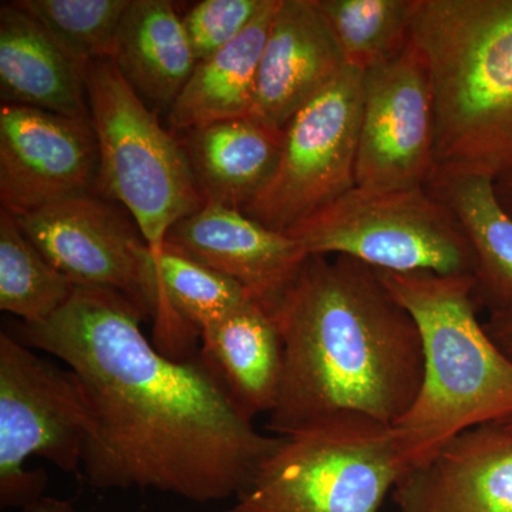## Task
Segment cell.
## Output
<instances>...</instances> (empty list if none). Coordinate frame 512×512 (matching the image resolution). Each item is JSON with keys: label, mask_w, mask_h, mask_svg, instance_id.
I'll return each instance as SVG.
<instances>
[{"label": "cell", "mask_w": 512, "mask_h": 512, "mask_svg": "<svg viewBox=\"0 0 512 512\" xmlns=\"http://www.w3.org/2000/svg\"><path fill=\"white\" fill-rule=\"evenodd\" d=\"M26 237L9 212H0V309L22 323L45 322L69 301L74 291Z\"/></svg>", "instance_id": "23"}, {"label": "cell", "mask_w": 512, "mask_h": 512, "mask_svg": "<svg viewBox=\"0 0 512 512\" xmlns=\"http://www.w3.org/2000/svg\"><path fill=\"white\" fill-rule=\"evenodd\" d=\"M345 56L318 0H279L248 119L276 133L346 69Z\"/></svg>", "instance_id": "14"}, {"label": "cell", "mask_w": 512, "mask_h": 512, "mask_svg": "<svg viewBox=\"0 0 512 512\" xmlns=\"http://www.w3.org/2000/svg\"><path fill=\"white\" fill-rule=\"evenodd\" d=\"M308 255L349 256L376 271L474 276L460 222L426 185L356 187L286 232Z\"/></svg>", "instance_id": "7"}, {"label": "cell", "mask_w": 512, "mask_h": 512, "mask_svg": "<svg viewBox=\"0 0 512 512\" xmlns=\"http://www.w3.org/2000/svg\"><path fill=\"white\" fill-rule=\"evenodd\" d=\"M116 291L76 286L16 336L79 377L90 410L80 474L103 490L157 491L208 504L237 498L281 443L235 406L208 367L164 355Z\"/></svg>", "instance_id": "1"}, {"label": "cell", "mask_w": 512, "mask_h": 512, "mask_svg": "<svg viewBox=\"0 0 512 512\" xmlns=\"http://www.w3.org/2000/svg\"><path fill=\"white\" fill-rule=\"evenodd\" d=\"M0 96L3 104L92 121L84 67L13 2L0 8Z\"/></svg>", "instance_id": "16"}, {"label": "cell", "mask_w": 512, "mask_h": 512, "mask_svg": "<svg viewBox=\"0 0 512 512\" xmlns=\"http://www.w3.org/2000/svg\"><path fill=\"white\" fill-rule=\"evenodd\" d=\"M365 73L346 67L284 130L274 175L244 212L289 232L356 187Z\"/></svg>", "instance_id": "9"}, {"label": "cell", "mask_w": 512, "mask_h": 512, "mask_svg": "<svg viewBox=\"0 0 512 512\" xmlns=\"http://www.w3.org/2000/svg\"><path fill=\"white\" fill-rule=\"evenodd\" d=\"M282 140L242 117L192 128L180 141L204 204L244 211L274 175Z\"/></svg>", "instance_id": "19"}, {"label": "cell", "mask_w": 512, "mask_h": 512, "mask_svg": "<svg viewBox=\"0 0 512 512\" xmlns=\"http://www.w3.org/2000/svg\"><path fill=\"white\" fill-rule=\"evenodd\" d=\"M164 244L237 282L271 316L309 256L291 235L217 204L175 224Z\"/></svg>", "instance_id": "13"}, {"label": "cell", "mask_w": 512, "mask_h": 512, "mask_svg": "<svg viewBox=\"0 0 512 512\" xmlns=\"http://www.w3.org/2000/svg\"><path fill=\"white\" fill-rule=\"evenodd\" d=\"M111 60L144 103L165 110L197 66L183 18L168 0H131Z\"/></svg>", "instance_id": "20"}, {"label": "cell", "mask_w": 512, "mask_h": 512, "mask_svg": "<svg viewBox=\"0 0 512 512\" xmlns=\"http://www.w3.org/2000/svg\"><path fill=\"white\" fill-rule=\"evenodd\" d=\"M99 150L92 121L32 107L0 109V202L13 217L97 192Z\"/></svg>", "instance_id": "12"}, {"label": "cell", "mask_w": 512, "mask_h": 512, "mask_svg": "<svg viewBox=\"0 0 512 512\" xmlns=\"http://www.w3.org/2000/svg\"><path fill=\"white\" fill-rule=\"evenodd\" d=\"M272 318L284 343L268 414L276 437L348 420L396 426L412 409L424 376L419 326L372 266L309 255Z\"/></svg>", "instance_id": "2"}, {"label": "cell", "mask_w": 512, "mask_h": 512, "mask_svg": "<svg viewBox=\"0 0 512 512\" xmlns=\"http://www.w3.org/2000/svg\"><path fill=\"white\" fill-rule=\"evenodd\" d=\"M23 512H76L70 501L55 497H43Z\"/></svg>", "instance_id": "28"}, {"label": "cell", "mask_w": 512, "mask_h": 512, "mask_svg": "<svg viewBox=\"0 0 512 512\" xmlns=\"http://www.w3.org/2000/svg\"><path fill=\"white\" fill-rule=\"evenodd\" d=\"M503 424V426L508 427V429H512V419L508 421H504V423H498Z\"/></svg>", "instance_id": "30"}, {"label": "cell", "mask_w": 512, "mask_h": 512, "mask_svg": "<svg viewBox=\"0 0 512 512\" xmlns=\"http://www.w3.org/2000/svg\"><path fill=\"white\" fill-rule=\"evenodd\" d=\"M495 192L504 210L512 217V173L495 181Z\"/></svg>", "instance_id": "29"}, {"label": "cell", "mask_w": 512, "mask_h": 512, "mask_svg": "<svg viewBox=\"0 0 512 512\" xmlns=\"http://www.w3.org/2000/svg\"><path fill=\"white\" fill-rule=\"evenodd\" d=\"M84 84L99 150L97 192L136 222L153 252L202 201L180 140L161 126L113 60L84 67Z\"/></svg>", "instance_id": "5"}, {"label": "cell", "mask_w": 512, "mask_h": 512, "mask_svg": "<svg viewBox=\"0 0 512 512\" xmlns=\"http://www.w3.org/2000/svg\"><path fill=\"white\" fill-rule=\"evenodd\" d=\"M392 497L399 512H512V429L463 431L410 468Z\"/></svg>", "instance_id": "15"}, {"label": "cell", "mask_w": 512, "mask_h": 512, "mask_svg": "<svg viewBox=\"0 0 512 512\" xmlns=\"http://www.w3.org/2000/svg\"><path fill=\"white\" fill-rule=\"evenodd\" d=\"M484 326L488 335L512 359V315L490 316Z\"/></svg>", "instance_id": "27"}, {"label": "cell", "mask_w": 512, "mask_h": 512, "mask_svg": "<svg viewBox=\"0 0 512 512\" xmlns=\"http://www.w3.org/2000/svg\"><path fill=\"white\" fill-rule=\"evenodd\" d=\"M426 187L460 222L473 249L478 303L490 316L512 315V217L483 175L431 174Z\"/></svg>", "instance_id": "21"}, {"label": "cell", "mask_w": 512, "mask_h": 512, "mask_svg": "<svg viewBox=\"0 0 512 512\" xmlns=\"http://www.w3.org/2000/svg\"><path fill=\"white\" fill-rule=\"evenodd\" d=\"M200 359L249 420L274 410L284 373V343L275 319L242 303L201 333Z\"/></svg>", "instance_id": "18"}, {"label": "cell", "mask_w": 512, "mask_h": 512, "mask_svg": "<svg viewBox=\"0 0 512 512\" xmlns=\"http://www.w3.org/2000/svg\"><path fill=\"white\" fill-rule=\"evenodd\" d=\"M379 274L423 345L419 396L394 426L413 468L463 431L512 419V359L478 320L474 276Z\"/></svg>", "instance_id": "4"}, {"label": "cell", "mask_w": 512, "mask_h": 512, "mask_svg": "<svg viewBox=\"0 0 512 512\" xmlns=\"http://www.w3.org/2000/svg\"><path fill=\"white\" fill-rule=\"evenodd\" d=\"M131 0H18L76 62L111 59Z\"/></svg>", "instance_id": "25"}, {"label": "cell", "mask_w": 512, "mask_h": 512, "mask_svg": "<svg viewBox=\"0 0 512 512\" xmlns=\"http://www.w3.org/2000/svg\"><path fill=\"white\" fill-rule=\"evenodd\" d=\"M26 237L74 286L126 296L148 318V248L133 218L99 192L16 218Z\"/></svg>", "instance_id": "11"}, {"label": "cell", "mask_w": 512, "mask_h": 512, "mask_svg": "<svg viewBox=\"0 0 512 512\" xmlns=\"http://www.w3.org/2000/svg\"><path fill=\"white\" fill-rule=\"evenodd\" d=\"M90 434V410L79 377L10 333L0 335V507L22 510L45 497V458L64 473L80 474Z\"/></svg>", "instance_id": "8"}, {"label": "cell", "mask_w": 512, "mask_h": 512, "mask_svg": "<svg viewBox=\"0 0 512 512\" xmlns=\"http://www.w3.org/2000/svg\"><path fill=\"white\" fill-rule=\"evenodd\" d=\"M271 0H202L183 16L197 63L231 45L268 8Z\"/></svg>", "instance_id": "26"}, {"label": "cell", "mask_w": 512, "mask_h": 512, "mask_svg": "<svg viewBox=\"0 0 512 512\" xmlns=\"http://www.w3.org/2000/svg\"><path fill=\"white\" fill-rule=\"evenodd\" d=\"M410 42L433 90L431 174H511L512 0H413Z\"/></svg>", "instance_id": "3"}, {"label": "cell", "mask_w": 512, "mask_h": 512, "mask_svg": "<svg viewBox=\"0 0 512 512\" xmlns=\"http://www.w3.org/2000/svg\"><path fill=\"white\" fill-rule=\"evenodd\" d=\"M436 116L429 70L410 42L365 73L356 185L403 190L426 185L434 165Z\"/></svg>", "instance_id": "10"}, {"label": "cell", "mask_w": 512, "mask_h": 512, "mask_svg": "<svg viewBox=\"0 0 512 512\" xmlns=\"http://www.w3.org/2000/svg\"><path fill=\"white\" fill-rule=\"evenodd\" d=\"M278 6L279 0H271L244 35L197 63L168 110L175 131L185 133L205 124L248 117L262 50Z\"/></svg>", "instance_id": "22"}, {"label": "cell", "mask_w": 512, "mask_h": 512, "mask_svg": "<svg viewBox=\"0 0 512 512\" xmlns=\"http://www.w3.org/2000/svg\"><path fill=\"white\" fill-rule=\"evenodd\" d=\"M410 468L396 427L339 421L282 437L229 512H379Z\"/></svg>", "instance_id": "6"}, {"label": "cell", "mask_w": 512, "mask_h": 512, "mask_svg": "<svg viewBox=\"0 0 512 512\" xmlns=\"http://www.w3.org/2000/svg\"><path fill=\"white\" fill-rule=\"evenodd\" d=\"M249 299L237 282L170 245L151 251L148 316L154 320V345L164 355L184 360L205 329Z\"/></svg>", "instance_id": "17"}, {"label": "cell", "mask_w": 512, "mask_h": 512, "mask_svg": "<svg viewBox=\"0 0 512 512\" xmlns=\"http://www.w3.org/2000/svg\"><path fill=\"white\" fill-rule=\"evenodd\" d=\"M413 0H318L346 63L366 73L410 43Z\"/></svg>", "instance_id": "24"}]
</instances>
